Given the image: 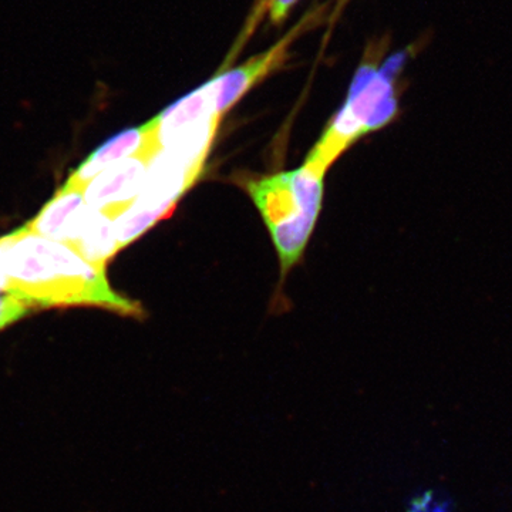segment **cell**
I'll use <instances>...</instances> for the list:
<instances>
[{
	"label": "cell",
	"instance_id": "277c9868",
	"mask_svg": "<svg viewBox=\"0 0 512 512\" xmlns=\"http://www.w3.org/2000/svg\"><path fill=\"white\" fill-rule=\"evenodd\" d=\"M161 144L158 140V123L156 117L143 126L130 128L110 138L107 143L97 148L92 156L87 157L86 161L76 171L70 174L66 183L84 188L92 183L97 175L111 165L119 163L130 157H140L150 163L160 151Z\"/></svg>",
	"mask_w": 512,
	"mask_h": 512
},
{
	"label": "cell",
	"instance_id": "5b68a950",
	"mask_svg": "<svg viewBox=\"0 0 512 512\" xmlns=\"http://www.w3.org/2000/svg\"><path fill=\"white\" fill-rule=\"evenodd\" d=\"M92 212L93 208L87 205L84 197V188L64 183L26 227L37 235L73 247Z\"/></svg>",
	"mask_w": 512,
	"mask_h": 512
},
{
	"label": "cell",
	"instance_id": "3957f363",
	"mask_svg": "<svg viewBox=\"0 0 512 512\" xmlns=\"http://www.w3.org/2000/svg\"><path fill=\"white\" fill-rule=\"evenodd\" d=\"M244 188L261 212L269 231L302 217H318L322 207L323 178L308 168L249 178Z\"/></svg>",
	"mask_w": 512,
	"mask_h": 512
},
{
	"label": "cell",
	"instance_id": "52a82bcc",
	"mask_svg": "<svg viewBox=\"0 0 512 512\" xmlns=\"http://www.w3.org/2000/svg\"><path fill=\"white\" fill-rule=\"evenodd\" d=\"M146 165L147 161L140 157L126 158L111 165L87 185L84 190L87 205L116 220L137 194Z\"/></svg>",
	"mask_w": 512,
	"mask_h": 512
},
{
	"label": "cell",
	"instance_id": "6da1fadb",
	"mask_svg": "<svg viewBox=\"0 0 512 512\" xmlns=\"http://www.w3.org/2000/svg\"><path fill=\"white\" fill-rule=\"evenodd\" d=\"M0 293H13L39 308L96 306L141 318L140 303L110 286L106 266L90 264L76 249L37 235L26 225L0 238Z\"/></svg>",
	"mask_w": 512,
	"mask_h": 512
},
{
	"label": "cell",
	"instance_id": "9c48e42d",
	"mask_svg": "<svg viewBox=\"0 0 512 512\" xmlns=\"http://www.w3.org/2000/svg\"><path fill=\"white\" fill-rule=\"evenodd\" d=\"M39 306L29 299L13 293H0V330L8 328L12 323L25 318Z\"/></svg>",
	"mask_w": 512,
	"mask_h": 512
},
{
	"label": "cell",
	"instance_id": "30bf717a",
	"mask_svg": "<svg viewBox=\"0 0 512 512\" xmlns=\"http://www.w3.org/2000/svg\"><path fill=\"white\" fill-rule=\"evenodd\" d=\"M298 0H269V13L274 23H281Z\"/></svg>",
	"mask_w": 512,
	"mask_h": 512
},
{
	"label": "cell",
	"instance_id": "ba28073f",
	"mask_svg": "<svg viewBox=\"0 0 512 512\" xmlns=\"http://www.w3.org/2000/svg\"><path fill=\"white\" fill-rule=\"evenodd\" d=\"M72 248L90 264L106 266L111 256L120 251L114 234V221L103 212L93 210Z\"/></svg>",
	"mask_w": 512,
	"mask_h": 512
},
{
	"label": "cell",
	"instance_id": "7a4b0ae2",
	"mask_svg": "<svg viewBox=\"0 0 512 512\" xmlns=\"http://www.w3.org/2000/svg\"><path fill=\"white\" fill-rule=\"evenodd\" d=\"M402 57H393L382 70L370 64L360 67L353 80L348 100L333 117L303 167L325 178L326 171L353 143L370 131L387 126L396 117L399 101L394 89V74Z\"/></svg>",
	"mask_w": 512,
	"mask_h": 512
},
{
	"label": "cell",
	"instance_id": "8992f818",
	"mask_svg": "<svg viewBox=\"0 0 512 512\" xmlns=\"http://www.w3.org/2000/svg\"><path fill=\"white\" fill-rule=\"evenodd\" d=\"M308 23L309 18L303 19L284 39L279 40L275 46L266 50L262 55L252 57L237 69L228 70V72L215 77L217 109L221 116H224L225 111L231 109L256 83L261 82L268 74L274 72L276 67L282 66L288 57V50L293 40L303 32V29H306Z\"/></svg>",
	"mask_w": 512,
	"mask_h": 512
}]
</instances>
